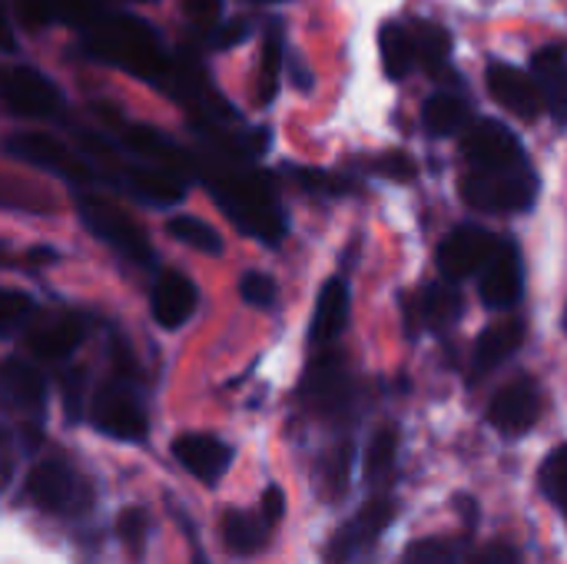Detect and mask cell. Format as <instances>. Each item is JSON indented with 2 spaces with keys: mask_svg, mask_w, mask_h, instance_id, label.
<instances>
[{
  "mask_svg": "<svg viewBox=\"0 0 567 564\" xmlns=\"http://www.w3.org/2000/svg\"><path fill=\"white\" fill-rule=\"evenodd\" d=\"M90 53H96L100 60H110L143 80H159L163 73V50L159 40L153 37V30L143 20L133 17H106L100 23H93L90 37H86Z\"/></svg>",
  "mask_w": 567,
  "mask_h": 564,
  "instance_id": "1",
  "label": "cell"
},
{
  "mask_svg": "<svg viewBox=\"0 0 567 564\" xmlns=\"http://www.w3.org/2000/svg\"><path fill=\"white\" fill-rule=\"evenodd\" d=\"M462 196L472 209L482 213H525L538 199V176L525 163L475 170L462 176Z\"/></svg>",
  "mask_w": 567,
  "mask_h": 564,
  "instance_id": "2",
  "label": "cell"
},
{
  "mask_svg": "<svg viewBox=\"0 0 567 564\" xmlns=\"http://www.w3.org/2000/svg\"><path fill=\"white\" fill-rule=\"evenodd\" d=\"M216 196L223 203V209L229 213V219L236 226H243L246 233L252 236H262V239H279L286 233V223H282V213L276 206V199L266 193V183L262 180H219L216 186Z\"/></svg>",
  "mask_w": 567,
  "mask_h": 564,
  "instance_id": "3",
  "label": "cell"
},
{
  "mask_svg": "<svg viewBox=\"0 0 567 564\" xmlns=\"http://www.w3.org/2000/svg\"><path fill=\"white\" fill-rule=\"evenodd\" d=\"M27 495L37 509L50 512V515H80L90 509V489L86 482L73 472V465L66 459H43L40 465H33L30 479H27Z\"/></svg>",
  "mask_w": 567,
  "mask_h": 564,
  "instance_id": "4",
  "label": "cell"
},
{
  "mask_svg": "<svg viewBox=\"0 0 567 564\" xmlns=\"http://www.w3.org/2000/svg\"><path fill=\"white\" fill-rule=\"evenodd\" d=\"M90 422L120 442H143L146 439V409L140 396L133 392L130 376H120L96 389L90 406Z\"/></svg>",
  "mask_w": 567,
  "mask_h": 564,
  "instance_id": "5",
  "label": "cell"
},
{
  "mask_svg": "<svg viewBox=\"0 0 567 564\" xmlns=\"http://www.w3.org/2000/svg\"><path fill=\"white\" fill-rule=\"evenodd\" d=\"M80 219L86 223V229L93 236L110 243L120 256H126L133 263H146V266L153 263V249L146 243V233L113 203H106L93 193H83L80 196Z\"/></svg>",
  "mask_w": 567,
  "mask_h": 564,
  "instance_id": "6",
  "label": "cell"
},
{
  "mask_svg": "<svg viewBox=\"0 0 567 564\" xmlns=\"http://www.w3.org/2000/svg\"><path fill=\"white\" fill-rule=\"evenodd\" d=\"M462 153L475 170H495V166H515L525 163L522 140L498 120H478L462 136Z\"/></svg>",
  "mask_w": 567,
  "mask_h": 564,
  "instance_id": "7",
  "label": "cell"
},
{
  "mask_svg": "<svg viewBox=\"0 0 567 564\" xmlns=\"http://www.w3.org/2000/svg\"><path fill=\"white\" fill-rule=\"evenodd\" d=\"M495 246L498 243L492 239V233H485L478 226H458L439 246V269L452 283L468 279L478 269H485V263L492 259Z\"/></svg>",
  "mask_w": 567,
  "mask_h": 564,
  "instance_id": "8",
  "label": "cell"
},
{
  "mask_svg": "<svg viewBox=\"0 0 567 564\" xmlns=\"http://www.w3.org/2000/svg\"><path fill=\"white\" fill-rule=\"evenodd\" d=\"M395 519V505L389 499H372L359 509L352 522H346L329 542V564H349L359 552H365Z\"/></svg>",
  "mask_w": 567,
  "mask_h": 564,
  "instance_id": "9",
  "label": "cell"
},
{
  "mask_svg": "<svg viewBox=\"0 0 567 564\" xmlns=\"http://www.w3.org/2000/svg\"><path fill=\"white\" fill-rule=\"evenodd\" d=\"M3 103L17 116H53V113H60L63 96L33 66H13L3 76Z\"/></svg>",
  "mask_w": 567,
  "mask_h": 564,
  "instance_id": "10",
  "label": "cell"
},
{
  "mask_svg": "<svg viewBox=\"0 0 567 564\" xmlns=\"http://www.w3.org/2000/svg\"><path fill=\"white\" fill-rule=\"evenodd\" d=\"M488 90L495 96V103H502L508 113H515L518 120H538L545 113V93L538 86V80L512 63H492L488 66Z\"/></svg>",
  "mask_w": 567,
  "mask_h": 564,
  "instance_id": "11",
  "label": "cell"
},
{
  "mask_svg": "<svg viewBox=\"0 0 567 564\" xmlns=\"http://www.w3.org/2000/svg\"><path fill=\"white\" fill-rule=\"evenodd\" d=\"M7 153L27 160V163H37L70 183H86L90 180V170L83 163V156H76L70 146H63L60 140L53 136H43V133H17L10 143H7Z\"/></svg>",
  "mask_w": 567,
  "mask_h": 564,
  "instance_id": "12",
  "label": "cell"
},
{
  "mask_svg": "<svg viewBox=\"0 0 567 564\" xmlns=\"http://www.w3.org/2000/svg\"><path fill=\"white\" fill-rule=\"evenodd\" d=\"M482 299L488 309H508L522 299V289H525V273H522V256L515 249L512 239L498 243L492 259L485 263L482 269Z\"/></svg>",
  "mask_w": 567,
  "mask_h": 564,
  "instance_id": "13",
  "label": "cell"
},
{
  "mask_svg": "<svg viewBox=\"0 0 567 564\" xmlns=\"http://www.w3.org/2000/svg\"><path fill=\"white\" fill-rule=\"evenodd\" d=\"M538 416H542V392L532 379H518L505 386L488 406V422L502 435H525L538 422Z\"/></svg>",
  "mask_w": 567,
  "mask_h": 564,
  "instance_id": "14",
  "label": "cell"
},
{
  "mask_svg": "<svg viewBox=\"0 0 567 564\" xmlns=\"http://www.w3.org/2000/svg\"><path fill=\"white\" fill-rule=\"evenodd\" d=\"M302 399L322 416H342L352 406V379L346 376L336 356H326L309 366L302 379Z\"/></svg>",
  "mask_w": 567,
  "mask_h": 564,
  "instance_id": "15",
  "label": "cell"
},
{
  "mask_svg": "<svg viewBox=\"0 0 567 564\" xmlns=\"http://www.w3.org/2000/svg\"><path fill=\"white\" fill-rule=\"evenodd\" d=\"M173 459L189 475H196L203 485H216L226 475V469L233 465V449L223 439H216V435L189 432V435H179L173 442Z\"/></svg>",
  "mask_w": 567,
  "mask_h": 564,
  "instance_id": "16",
  "label": "cell"
},
{
  "mask_svg": "<svg viewBox=\"0 0 567 564\" xmlns=\"http://www.w3.org/2000/svg\"><path fill=\"white\" fill-rule=\"evenodd\" d=\"M150 312L163 329H179L196 312V286L176 269L159 273L150 296Z\"/></svg>",
  "mask_w": 567,
  "mask_h": 564,
  "instance_id": "17",
  "label": "cell"
},
{
  "mask_svg": "<svg viewBox=\"0 0 567 564\" xmlns=\"http://www.w3.org/2000/svg\"><path fill=\"white\" fill-rule=\"evenodd\" d=\"M349 326V286L342 279H329L319 289L312 326H309V342L312 346H329L336 342Z\"/></svg>",
  "mask_w": 567,
  "mask_h": 564,
  "instance_id": "18",
  "label": "cell"
},
{
  "mask_svg": "<svg viewBox=\"0 0 567 564\" xmlns=\"http://www.w3.org/2000/svg\"><path fill=\"white\" fill-rule=\"evenodd\" d=\"M525 342V326L518 319L512 322H495L488 326L478 342H475V352H472V376L482 379L488 372H495L505 359H512Z\"/></svg>",
  "mask_w": 567,
  "mask_h": 564,
  "instance_id": "19",
  "label": "cell"
},
{
  "mask_svg": "<svg viewBox=\"0 0 567 564\" xmlns=\"http://www.w3.org/2000/svg\"><path fill=\"white\" fill-rule=\"evenodd\" d=\"M269 532H272V522L266 519V512H239V509H229L223 515V542L233 555H256L266 548L269 542Z\"/></svg>",
  "mask_w": 567,
  "mask_h": 564,
  "instance_id": "20",
  "label": "cell"
},
{
  "mask_svg": "<svg viewBox=\"0 0 567 564\" xmlns=\"http://www.w3.org/2000/svg\"><path fill=\"white\" fill-rule=\"evenodd\" d=\"M532 76L538 80L548 110L567 120V60L561 47H545L532 57Z\"/></svg>",
  "mask_w": 567,
  "mask_h": 564,
  "instance_id": "21",
  "label": "cell"
},
{
  "mask_svg": "<svg viewBox=\"0 0 567 564\" xmlns=\"http://www.w3.org/2000/svg\"><path fill=\"white\" fill-rule=\"evenodd\" d=\"M3 392H7L10 406H17L23 412H33V416H40L43 406H47V382L23 359H7V366H3Z\"/></svg>",
  "mask_w": 567,
  "mask_h": 564,
  "instance_id": "22",
  "label": "cell"
},
{
  "mask_svg": "<svg viewBox=\"0 0 567 564\" xmlns=\"http://www.w3.org/2000/svg\"><path fill=\"white\" fill-rule=\"evenodd\" d=\"M379 50H382V66H385V76L389 80H405L412 73V66L419 63V57H415V37L402 23H395V20L382 23V30H379Z\"/></svg>",
  "mask_w": 567,
  "mask_h": 564,
  "instance_id": "23",
  "label": "cell"
},
{
  "mask_svg": "<svg viewBox=\"0 0 567 564\" xmlns=\"http://www.w3.org/2000/svg\"><path fill=\"white\" fill-rule=\"evenodd\" d=\"M419 316H422L425 329L445 332L462 316V296L455 293L452 283H432V286H425V293L419 299Z\"/></svg>",
  "mask_w": 567,
  "mask_h": 564,
  "instance_id": "24",
  "label": "cell"
},
{
  "mask_svg": "<svg viewBox=\"0 0 567 564\" xmlns=\"http://www.w3.org/2000/svg\"><path fill=\"white\" fill-rule=\"evenodd\" d=\"M422 123H425V130L432 136H455V133H462V130L472 126L468 106L458 96H452V93L429 96L425 106H422Z\"/></svg>",
  "mask_w": 567,
  "mask_h": 564,
  "instance_id": "25",
  "label": "cell"
},
{
  "mask_svg": "<svg viewBox=\"0 0 567 564\" xmlns=\"http://www.w3.org/2000/svg\"><path fill=\"white\" fill-rule=\"evenodd\" d=\"M126 183H130V193H136L140 199L153 206H169L183 199V183L159 166H133Z\"/></svg>",
  "mask_w": 567,
  "mask_h": 564,
  "instance_id": "26",
  "label": "cell"
},
{
  "mask_svg": "<svg viewBox=\"0 0 567 564\" xmlns=\"http://www.w3.org/2000/svg\"><path fill=\"white\" fill-rule=\"evenodd\" d=\"M83 339V326L76 319H63V322H53V326H43L30 336V349L40 356V359H66Z\"/></svg>",
  "mask_w": 567,
  "mask_h": 564,
  "instance_id": "27",
  "label": "cell"
},
{
  "mask_svg": "<svg viewBox=\"0 0 567 564\" xmlns=\"http://www.w3.org/2000/svg\"><path fill=\"white\" fill-rule=\"evenodd\" d=\"M412 37H415V57H419V63L429 73H442L445 63H449L452 37L439 23H432V20H419L415 30H412Z\"/></svg>",
  "mask_w": 567,
  "mask_h": 564,
  "instance_id": "28",
  "label": "cell"
},
{
  "mask_svg": "<svg viewBox=\"0 0 567 564\" xmlns=\"http://www.w3.org/2000/svg\"><path fill=\"white\" fill-rule=\"evenodd\" d=\"M166 233H169L176 243H183V246H189V249H199V253H206V256H219V253H223L219 233H216L206 219H199V216H173V219L166 223Z\"/></svg>",
  "mask_w": 567,
  "mask_h": 564,
  "instance_id": "29",
  "label": "cell"
},
{
  "mask_svg": "<svg viewBox=\"0 0 567 564\" xmlns=\"http://www.w3.org/2000/svg\"><path fill=\"white\" fill-rule=\"evenodd\" d=\"M538 482H542V492L548 495V502L565 515L567 522V445L555 449V452L542 462Z\"/></svg>",
  "mask_w": 567,
  "mask_h": 564,
  "instance_id": "30",
  "label": "cell"
},
{
  "mask_svg": "<svg viewBox=\"0 0 567 564\" xmlns=\"http://www.w3.org/2000/svg\"><path fill=\"white\" fill-rule=\"evenodd\" d=\"M150 529H153L150 512H146V509H140V505L123 509V512H120V519H116V535H120V542L130 548V555H133V558H143V548H146Z\"/></svg>",
  "mask_w": 567,
  "mask_h": 564,
  "instance_id": "31",
  "label": "cell"
},
{
  "mask_svg": "<svg viewBox=\"0 0 567 564\" xmlns=\"http://www.w3.org/2000/svg\"><path fill=\"white\" fill-rule=\"evenodd\" d=\"M399 564H458V545L452 539H419Z\"/></svg>",
  "mask_w": 567,
  "mask_h": 564,
  "instance_id": "32",
  "label": "cell"
},
{
  "mask_svg": "<svg viewBox=\"0 0 567 564\" xmlns=\"http://www.w3.org/2000/svg\"><path fill=\"white\" fill-rule=\"evenodd\" d=\"M395 445H399V439H395V432H392V429H382V432L372 439L369 455H365V475H369V482H382V479H389V475H392V465H395Z\"/></svg>",
  "mask_w": 567,
  "mask_h": 564,
  "instance_id": "33",
  "label": "cell"
},
{
  "mask_svg": "<svg viewBox=\"0 0 567 564\" xmlns=\"http://www.w3.org/2000/svg\"><path fill=\"white\" fill-rule=\"evenodd\" d=\"M279 66H282V40L279 33H269L262 47V66H259V100H272L279 86Z\"/></svg>",
  "mask_w": 567,
  "mask_h": 564,
  "instance_id": "34",
  "label": "cell"
},
{
  "mask_svg": "<svg viewBox=\"0 0 567 564\" xmlns=\"http://www.w3.org/2000/svg\"><path fill=\"white\" fill-rule=\"evenodd\" d=\"M33 312V299L17 293V289H7L3 299H0V326H3V336H13Z\"/></svg>",
  "mask_w": 567,
  "mask_h": 564,
  "instance_id": "35",
  "label": "cell"
},
{
  "mask_svg": "<svg viewBox=\"0 0 567 564\" xmlns=\"http://www.w3.org/2000/svg\"><path fill=\"white\" fill-rule=\"evenodd\" d=\"M239 296H243V302H249L256 309H266V306L276 302V283L266 273H246L239 279Z\"/></svg>",
  "mask_w": 567,
  "mask_h": 564,
  "instance_id": "36",
  "label": "cell"
},
{
  "mask_svg": "<svg viewBox=\"0 0 567 564\" xmlns=\"http://www.w3.org/2000/svg\"><path fill=\"white\" fill-rule=\"evenodd\" d=\"M53 7H56V17L73 27H93L103 20L96 0H53Z\"/></svg>",
  "mask_w": 567,
  "mask_h": 564,
  "instance_id": "37",
  "label": "cell"
},
{
  "mask_svg": "<svg viewBox=\"0 0 567 564\" xmlns=\"http://www.w3.org/2000/svg\"><path fill=\"white\" fill-rule=\"evenodd\" d=\"M372 170L382 176H392V180H412L415 176V163L405 153H385L372 163Z\"/></svg>",
  "mask_w": 567,
  "mask_h": 564,
  "instance_id": "38",
  "label": "cell"
},
{
  "mask_svg": "<svg viewBox=\"0 0 567 564\" xmlns=\"http://www.w3.org/2000/svg\"><path fill=\"white\" fill-rule=\"evenodd\" d=\"M346 482H349V445H342L339 452H332L329 462H326V485H329V492L332 495L342 492Z\"/></svg>",
  "mask_w": 567,
  "mask_h": 564,
  "instance_id": "39",
  "label": "cell"
},
{
  "mask_svg": "<svg viewBox=\"0 0 567 564\" xmlns=\"http://www.w3.org/2000/svg\"><path fill=\"white\" fill-rule=\"evenodd\" d=\"M17 13L27 27H43L50 17H56L53 0H17Z\"/></svg>",
  "mask_w": 567,
  "mask_h": 564,
  "instance_id": "40",
  "label": "cell"
},
{
  "mask_svg": "<svg viewBox=\"0 0 567 564\" xmlns=\"http://www.w3.org/2000/svg\"><path fill=\"white\" fill-rule=\"evenodd\" d=\"M472 564H522V555L508 542H488Z\"/></svg>",
  "mask_w": 567,
  "mask_h": 564,
  "instance_id": "41",
  "label": "cell"
},
{
  "mask_svg": "<svg viewBox=\"0 0 567 564\" xmlns=\"http://www.w3.org/2000/svg\"><path fill=\"white\" fill-rule=\"evenodd\" d=\"M63 406L70 419H80L83 409V372H66L63 379Z\"/></svg>",
  "mask_w": 567,
  "mask_h": 564,
  "instance_id": "42",
  "label": "cell"
},
{
  "mask_svg": "<svg viewBox=\"0 0 567 564\" xmlns=\"http://www.w3.org/2000/svg\"><path fill=\"white\" fill-rule=\"evenodd\" d=\"M262 512H266V519L276 525L279 519H282V512H286V495H282V489L279 485H269L266 492H262V505H259Z\"/></svg>",
  "mask_w": 567,
  "mask_h": 564,
  "instance_id": "43",
  "label": "cell"
},
{
  "mask_svg": "<svg viewBox=\"0 0 567 564\" xmlns=\"http://www.w3.org/2000/svg\"><path fill=\"white\" fill-rule=\"evenodd\" d=\"M246 37H249V27H246L243 20H233V23H226V27L216 33V47H219V50H229V47L243 43Z\"/></svg>",
  "mask_w": 567,
  "mask_h": 564,
  "instance_id": "44",
  "label": "cell"
},
{
  "mask_svg": "<svg viewBox=\"0 0 567 564\" xmlns=\"http://www.w3.org/2000/svg\"><path fill=\"white\" fill-rule=\"evenodd\" d=\"M183 7L196 23H213L219 13V0H183Z\"/></svg>",
  "mask_w": 567,
  "mask_h": 564,
  "instance_id": "45",
  "label": "cell"
},
{
  "mask_svg": "<svg viewBox=\"0 0 567 564\" xmlns=\"http://www.w3.org/2000/svg\"><path fill=\"white\" fill-rule=\"evenodd\" d=\"M455 509L465 515V525H475V502H472V499H458Z\"/></svg>",
  "mask_w": 567,
  "mask_h": 564,
  "instance_id": "46",
  "label": "cell"
},
{
  "mask_svg": "<svg viewBox=\"0 0 567 564\" xmlns=\"http://www.w3.org/2000/svg\"><path fill=\"white\" fill-rule=\"evenodd\" d=\"M259 3H276V0H259Z\"/></svg>",
  "mask_w": 567,
  "mask_h": 564,
  "instance_id": "47",
  "label": "cell"
},
{
  "mask_svg": "<svg viewBox=\"0 0 567 564\" xmlns=\"http://www.w3.org/2000/svg\"><path fill=\"white\" fill-rule=\"evenodd\" d=\"M565 326H567V312H565Z\"/></svg>",
  "mask_w": 567,
  "mask_h": 564,
  "instance_id": "48",
  "label": "cell"
}]
</instances>
